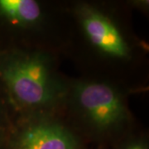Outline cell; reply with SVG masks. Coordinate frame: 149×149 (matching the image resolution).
I'll return each instance as SVG.
<instances>
[{"mask_svg": "<svg viewBox=\"0 0 149 149\" xmlns=\"http://www.w3.org/2000/svg\"><path fill=\"white\" fill-rule=\"evenodd\" d=\"M0 84L13 108L26 111L56 104L63 89L45 56L0 47Z\"/></svg>", "mask_w": 149, "mask_h": 149, "instance_id": "obj_1", "label": "cell"}, {"mask_svg": "<svg viewBox=\"0 0 149 149\" xmlns=\"http://www.w3.org/2000/svg\"><path fill=\"white\" fill-rule=\"evenodd\" d=\"M73 96L81 116L99 133L118 129L128 118L122 97L108 84L80 82L74 87Z\"/></svg>", "mask_w": 149, "mask_h": 149, "instance_id": "obj_2", "label": "cell"}, {"mask_svg": "<svg viewBox=\"0 0 149 149\" xmlns=\"http://www.w3.org/2000/svg\"><path fill=\"white\" fill-rule=\"evenodd\" d=\"M10 143L14 149H76L77 141L62 123L47 118H34L14 127Z\"/></svg>", "mask_w": 149, "mask_h": 149, "instance_id": "obj_3", "label": "cell"}, {"mask_svg": "<svg viewBox=\"0 0 149 149\" xmlns=\"http://www.w3.org/2000/svg\"><path fill=\"white\" fill-rule=\"evenodd\" d=\"M80 16L86 37L96 48L112 57H128V44L118 29L106 16L89 7L80 9Z\"/></svg>", "mask_w": 149, "mask_h": 149, "instance_id": "obj_4", "label": "cell"}, {"mask_svg": "<svg viewBox=\"0 0 149 149\" xmlns=\"http://www.w3.org/2000/svg\"><path fill=\"white\" fill-rule=\"evenodd\" d=\"M13 107L0 84V149H6L10 143L14 129L11 112Z\"/></svg>", "mask_w": 149, "mask_h": 149, "instance_id": "obj_5", "label": "cell"}, {"mask_svg": "<svg viewBox=\"0 0 149 149\" xmlns=\"http://www.w3.org/2000/svg\"><path fill=\"white\" fill-rule=\"evenodd\" d=\"M125 149H147V148H146V146L143 143L136 142V143H133L129 144Z\"/></svg>", "mask_w": 149, "mask_h": 149, "instance_id": "obj_6", "label": "cell"}]
</instances>
